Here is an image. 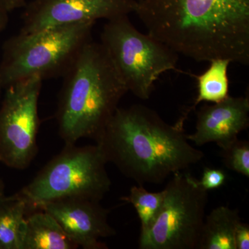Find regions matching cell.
I'll use <instances>...</instances> for the list:
<instances>
[{
    "label": "cell",
    "instance_id": "cell-16",
    "mask_svg": "<svg viewBox=\"0 0 249 249\" xmlns=\"http://www.w3.org/2000/svg\"><path fill=\"white\" fill-rule=\"evenodd\" d=\"M164 198V191L150 193L139 185L131 188L127 196L121 200L133 205L141 222V232L146 231L151 227L160 212Z\"/></svg>",
    "mask_w": 249,
    "mask_h": 249
},
{
    "label": "cell",
    "instance_id": "cell-4",
    "mask_svg": "<svg viewBox=\"0 0 249 249\" xmlns=\"http://www.w3.org/2000/svg\"><path fill=\"white\" fill-rule=\"evenodd\" d=\"M95 23L49 28L31 34L19 32L3 46L0 79L3 88L38 77H63L89 40Z\"/></svg>",
    "mask_w": 249,
    "mask_h": 249
},
{
    "label": "cell",
    "instance_id": "cell-1",
    "mask_svg": "<svg viewBox=\"0 0 249 249\" xmlns=\"http://www.w3.org/2000/svg\"><path fill=\"white\" fill-rule=\"evenodd\" d=\"M134 13L178 55L249 64V0H142Z\"/></svg>",
    "mask_w": 249,
    "mask_h": 249
},
{
    "label": "cell",
    "instance_id": "cell-5",
    "mask_svg": "<svg viewBox=\"0 0 249 249\" xmlns=\"http://www.w3.org/2000/svg\"><path fill=\"white\" fill-rule=\"evenodd\" d=\"M107 161L96 145L65 144L63 150L40 170L35 178L15 196L29 211L59 199L80 198L101 201L109 191Z\"/></svg>",
    "mask_w": 249,
    "mask_h": 249
},
{
    "label": "cell",
    "instance_id": "cell-6",
    "mask_svg": "<svg viewBox=\"0 0 249 249\" xmlns=\"http://www.w3.org/2000/svg\"><path fill=\"white\" fill-rule=\"evenodd\" d=\"M101 42L127 91L140 99L150 97L155 82L162 74L176 70L178 54L148 34L137 30L128 16L107 20Z\"/></svg>",
    "mask_w": 249,
    "mask_h": 249
},
{
    "label": "cell",
    "instance_id": "cell-8",
    "mask_svg": "<svg viewBox=\"0 0 249 249\" xmlns=\"http://www.w3.org/2000/svg\"><path fill=\"white\" fill-rule=\"evenodd\" d=\"M42 81L32 77L4 88L0 106V162L9 168L26 169L37 154Z\"/></svg>",
    "mask_w": 249,
    "mask_h": 249
},
{
    "label": "cell",
    "instance_id": "cell-13",
    "mask_svg": "<svg viewBox=\"0 0 249 249\" xmlns=\"http://www.w3.org/2000/svg\"><path fill=\"white\" fill-rule=\"evenodd\" d=\"M240 222L238 210L218 206L205 217L197 249H236L235 231Z\"/></svg>",
    "mask_w": 249,
    "mask_h": 249
},
{
    "label": "cell",
    "instance_id": "cell-23",
    "mask_svg": "<svg viewBox=\"0 0 249 249\" xmlns=\"http://www.w3.org/2000/svg\"><path fill=\"white\" fill-rule=\"evenodd\" d=\"M3 85L2 83H1V79H0V92H1V90L3 89Z\"/></svg>",
    "mask_w": 249,
    "mask_h": 249
},
{
    "label": "cell",
    "instance_id": "cell-3",
    "mask_svg": "<svg viewBox=\"0 0 249 249\" xmlns=\"http://www.w3.org/2000/svg\"><path fill=\"white\" fill-rule=\"evenodd\" d=\"M56 120L65 144L96 140L127 92L101 42L89 40L63 76Z\"/></svg>",
    "mask_w": 249,
    "mask_h": 249
},
{
    "label": "cell",
    "instance_id": "cell-17",
    "mask_svg": "<svg viewBox=\"0 0 249 249\" xmlns=\"http://www.w3.org/2000/svg\"><path fill=\"white\" fill-rule=\"evenodd\" d=\"M222 149L224 164L228 169L249 177V142L238 138Z\"/></svg>",
    "mask_w": 249,
    "mask_h": 249
},
{
    "label": "cell",
    "instance_id": "cell-24",
    "mask_svg": "<svg viewBox=\"0 0 249 249\" xmlns=\"http://www.w3.org/2000/svg\"><path fill=\"white\" fill-rule=\"evenodd\" d=\"M133 1H136V2L138 3L139 1H142V0H133Z\"/></svg>",
    "mask_w": 249,
    "mask_h": 249
},
{
    "label": "cell",
    "instance_id": "cell-10",
    "mask_svg": "<svg viewBox=\"0 0 249 249\" xmlns=\"http://www.w3.org/2000/svg\"><path fill=\"white\" fill-rule=\"evenodd\" d=\"M37 210L50 214L73 242L85 249H107L101 239L116 235L108 222L109 211L100 201L80 198L46 203Z\"/></svg>",
    "mask_w": 249,
    "mask_h": 249
},
{
    "label": "cell",
    "instance_id": "cell-15",
    "mask_svg": "<svg viewBox=\"0 0 249 249\" xmlns=\"http://www.w3.org/2000/svg\"><path fill=\"white\" fill-rule=\"evenodd\" d=\"M27 204L15 195L0 201V249H22Z\"/></svg>",
    "mask_w": 249,
    "mask_h": 249
},
{
    "label": "cell",
    "instance_id": "cell-2",
    "mask_svg": "<svg viewBox=\"0 0 249 249\" xmlns=\"http://www.w3.org/2000/svg\"><path fill=\"white\" fill-rule=\"evenodd\" d=\"M107 163L141 186L160 183L200 161L183 126L168 124L142 105L118 107L96 140Z\"/></svg>",
    "mask_w": 249,
    "mask_h": 249
},
{
    "label": "cell",
    "instance_id": "cell-18",
    "mask_svg": "<svg viewBox=\"0 0 249 249\" xmlns=\"http://www.w3.org/2000/svg\"><path fill=\"white\" fill-rule=\"evenodd\" d=\"M198 181L206 191L217 189L225 183L226 174L222 170L217 168H206L203 172L202 178Z\"/></svg>",
    "mask_w": 249,
    "mask_h": 249
},
{
    "label": "cell",
    "instance_id": "cell-12",
    "mask_svg": "<svg viewBox=\"0 0 249 249\" xmlns=\"http://www.w3.org/2000/svg\"><path fill=\"white\" fill-rule=\"evenodd\" d=\"M60 224L48 213L38 210L26 217L22 249H76Z\"/></svg>",
    "mask_w": 249,
    "mask_h": 249
},
{
    "label": "cell",
    "instance_id": "cell-9",
    "mask_svg": "<svg viewBox=\"0 0 249 249\" xmlns=\"http://www.w3.org/2000/svg\"><path fill=\"white\" fill-rule=\"evenodd\" d=\"M136 6L133 0H31L25 6L20 33L109 20L134 13Z\"/></svg>",
    "mask_w": 249,
    "mask_h": 249
},
{
    "label": "cell",
    "instance_id": "cell-20",
    "mask_svg": "<svg viewBox=\"0 0 249 249\" xmlns=\"http://www.w3.org/2000/svg\"><path fill=\"white\" fill-rule=\"evenodd\" d=\"M29 0H0L5 9L10 13L27 4ZM31 1V0H30Z\"/></svg>",
    "mask_w": 249,
    "mask_h": 249
},
{
    "label": "cell",
    "instance_id": "cell-11",
    "mask_svg": "<svg viewBox=\"0 0 249 249\" xmlns=\"http://www.w3.org/2000/svg\"><path fill=\"white\" fill-rule=\"evenodd\" d=\"M249 126V95L229 96L220 102L201 107L196 113V131L186 134V138L197 146L215 142L223 148Z\"/></svg>",
    "mask_w": 249,
    "mask_h": 249
},
{
    "label": "cell",
    "instance_id": "cell-19",
    "mask_svg": "<svg viewBox=\"0 0 249 249\" xmlns=\"http://www.w3.org/2000/svg\"><path fill=\"white\" fill-rule=\"evenodd\" d=\"M236 249H249V226L241 221L236 229L235 234Z\"/></svg>",
    "mask_w": 249,
    "mask_h": 249
},
{
    "label": "cell",
    "instance_id": "cell-21",
    "mask_svg": "<svg viewBox=\"0 0 249 249\" xmlns=\"http://www.w3.org/2000/svg\"><path fill=\"white\" fill-rule=\"evenodd\" d=\"M9 14L7 10L0 1V32L4 30L9 22Z\"/></svg>",
    "mask_w": 249,
    "mask_h": 249
},
{
    "label": "cell",
    "instance_id": "cell-7",
    "mask_svg": "<svg viewBox=\"0 0 249 249\" xmlns=\"http://www.w3.org/2000/svg\"><path fill=\"white\" fill-rule=\"evenodd\" d=\"M163 204L151 227L141 232L140 249H197L208 191L191 174L178 172L163 190Z\"/></svg>",
    "mask_w": 249,
    "mask_h": 249
},
{
    "label": "cell",
    "instance_id": "cell-14",
    "mask_svg": "<svg viewBox=\"0 0 249 249\" xmlns=\"http://www.w3.org/2000/svg\"><path fill=\"white\" fill-rule=\"evenodd\" d=\"M209 69L204 73L196 76L198 93L194 105L188 109L178 119L184 124L187 116L201 102L219 103L229 96V81L228 68L231 62L227 59L218 58L210 61Z\"/></svg>",
    "mask_w": 249,
    "mask_h": 249
},
{
    "label": "cell",
    "instance_id": "cell-22",
    "mask_svg": "<svg viewBox=\"0 0 249 249\" xmlns=\"http://www.w3.org/2000/svg\"><path fill=\"white\" fill-rule=\"evenodd\" d=\"M4 193V186H3L2 182L0 181V201L2 200L5 197Z\"/></svg>",
    "mask_w": 249,
    "mask_h": 249
}]
</instances>
